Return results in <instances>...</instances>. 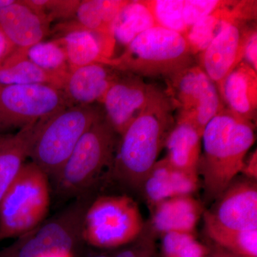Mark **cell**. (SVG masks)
<instances>
[{
    "mask_svg": "<svg viewBox=\"0 0 257 257\" xmlns=\"http://www.w3.org/2000/svg\"><path fill=\"white\" fill-rule=\"evenodd\" d=\"M43 257H73L69 256V255H65V254H51L48 255V256H45Z\"/></svg>",
    "mask_w": 257,
    "mask_h": 257,
    "instance_id": "cell-38",
    "label": "cell"
},
{
    "mask_svg": "<svg viewBox=\"0 0 257 257\" xmlns=\"http://www.w3.org/2000/svg\"><path fill=\"white\" fill-rule=\"evenodd\" d=\"M109 257H157L156 245L152 234L141 235L133 242L111 250Z\"/></svg>",
    "mask_w": 257,
    "mask_h": 257,
    "instance_id": "cell-30",
    "label": "cell"
},
{
    "mask_svg": "<svg viewBox=\"0 0 257 257\" xmlns=\"http://www.w3.org/2000/svg\"><path fill=\"white\" fill-rule=\"evenodd\" d=\"M50 22L24 1L0 10V30L15 49L26 50L42 42L49 32Z\"/></svg>",
    "mask_w": 257,
    "mask_h": 257,
    "instance_id": "cell-16",
    "label": "cell"
},
{
    "mask_svg": "<svg viewBox=\"0 0 257 257\" xmlns=\"http://www.w3.org/2000/svg\"><path fill=\"white\" fill-rule=\"evenodd\" d=\"M117 135L105 117L92 125L54 178L57 197L75 199L93 190L101 172L111 168Z\"/></svg>",
    "mask_w": 257,
    "mask_h": 257,
    "instance_id": "cell-5",
    "label": "cell"
},
{
    "mask_svg": "<svg viewBox=\"0 0 257 257\" xmlns=\"http://www.w3.org/2000/svg\"><path fill=\"white\" fill-rule=\"evenodd\" d=\"M145 230L138 203L126 195L93 199L84 216L83 239L92 248L115 249L138 239Z\"/></svg>",
    "mask_w": 257,
    "mask_h": 257,
    "instance_id": "cell-8",
    "label": "cell"
},
{
    "mask_svg": "<svg viewBox=\"0 0 257 257\" xmlns=\"http://www.w3.org/2000/svg\"><path fill=\"white\" fill-rule=\"evenodd\" d=\"M104 117L96 106H68L42 120L29 157L49 177L55 178L86 132Z\"/></svg>",
    "mask_w": 257,
    "mask_h": 257,
    "instance_id": "cell-6",
    "label": "cell"
},
{
    "mask_svg": "<svg viewBox=\"0 0 257 257\" xmlns=\"http://www.w3.org/2000/svg\"><path fill=\"white\" fill-rule=\"evenodd\" d=\"M242 61L257 72V31L256 25L250 28L243 49Z\"/></svg>",
    "mask_w": 257,
    "mask_h": 257,
    "instance_id": "cell-32",
    "label": "cell"
},
{
    "mask_svg": "<svg viewBox=\"0 0 257 257\" xmlns=\"http://www.w3.org/2000/svg\"><path fill=\"white\" fill-rule=\"evenodd\" d=\"M204 231L211 243L230 252L257 257V229L237 230L221 226L209 211H204Z\"/></svg>",
    "mask_w": 257,
    "mask_h": 257,
    "instance_id": "cell-24",
    "label": "cell"
},
{
    "mask_svg": "<svg viewBox=\"0 0 257 257\" xmlns=\"http://www.w3.org/2000/svg\"><path fill=\"white\" fill-rule=\"evenodd\" d=\"M208 257H209V256H208Z\"/></svg>",
    "mask_w": 257,
    "mask_h": 257,
    "instance_id": "cell-40",
    "label": "cell"
},
{
    "mask_svg": "<svg viewBox=\"0 0 257 257\" xmlns=\"http://www.w3.org/2000/svg\"><path fill=\"white\" fill-rule=\"evenodd\" d=\"M23 50L28 60L46 72L64 79L70 72L65 51L57 40L40 42Z\"/></svg>",
    "mask_w": 257,
    "mask_h": 257,
    "instance_id": "cell-27",
    "label": "cell"
},
{
    "mask_svg": "<svg viewBox=\"0 0 257 257\" xmlns=\"http://www.w3.org/2000/svg\"><path fill=\"white\" fill-rule=\"evenodd\" d=\"M127 1L123 0H84L79 1L74 16L77 26L95 33L111 35L115 19Z\"/></svg>",
    "mask_w": 257,
    "mask_h": 257,
    "instance_id": "cell-25",
    "label": "cell"
},
{
    "mask_svg": "<svg viewBox=\"0 0 257 257\" xmlns=\"http://www.w3.org/2000/svg\"><path fill=\"white\" fill-rule=\"evenodd\" d=\"M221 226L237 230L257 229L256 181L244 178L233 181L209 211Z\"/></svg>",
    "mask_w": 257,
    "mask_h": 257,
    "instance_id": "cell-13",
    "label": "cell"
},
{
    "mask_svg": "<svg viewBox=\"0 0 257 257\" xmlns=\"http://www.w3.org/2000/svg\"><path fill=\"white\" fill-rule=\"evenodd\" d=\"M165 157L171 165L179 170L198 174L202 149V136L187 121L176 120L175 126L166 140Z\"/></svg>",
    "mask_w": 257,
    "mask_h": 257,
    "instance_id": "cell-21",
    "label": "cell"
},
{
    "mask_svg": "<svg viewBox=\"0 0 257 257\" xmlns=\"http://www.w3.org/2000/svg\"><path fill=\"white\" fill-rule=\"evenodd\" d=\"M14 50L15 47L0 30V62L4 60Z\"/></svg>",
    "mask_w": 257,
    "mask_h": 257,
    "instance_id": "cell-34",
    "label": "cell"
},
{
    "mask_svg": "<svg viewBox=\"0 0 257 257\" xmlns=\"http://www.w3.org/2000/svg\"><path fill=\"white\" fill-rule=\"evenodd\" d=\"M40 123L29 124L16 135L7 137L0 147V202L29 157Z\"/></svg>",
    "mask_w": 257,
    "mask_h": 257,
    "instance_id": "cell-22",
    "label": "cell"
},
{
    "mask_svg": "<svg viewBox=\"0 0 257 257\" xmlns=\"http://www.w3.org/2000/svg\"><path fill=\"white\" fill-rule=\"evenodd\" d=\"M93 191L74 199L64 209L19 236L0 250V257H43L51 254L74 256L82 253L84 244L83 224Z\"/></svg>",
    "mask_w": 257,
    "mask_h": 257,
    "instance_id": "cell-4",
    "label": "cell"
},
{
    "mask_svg": "<svg viewBox=\"0 0 257 257\" xmlns=\"http://www.w3.org/2000/svg\"><path fill=\"white\" fill-rule=\"evenodd\" d=\"M157 26L185 36L188 28L184 23V0H147Z\"/></svg>",
    "mask_w": 257,
    "mask_h": 257,
    "instance_id": "cell-28",
    "label": "cell"
},
{
    "mask_svg": "<svg viewBox=\"0 0 257 257\" xmlns=\"http://www.w3.org/2000/svg\"><path fill=\"white\" fill-rule=\"evenodd\" d=\"M250 23L228 24L199 55L198 65L217 86L242 61L243 49Z\"/></svg>",
    "mask_w": 257,
    "mask_h": 257,
    "instance_id": "cell-12",
    "label": "cell"
},
{
    "mask_svg": "<svg viewBox=\"0 0 257 257\" xmlns=\"http://www.w3.org/2000/svg\"><path fill=\"white\" fill-rule=\"evenodd\" d=\"M165 81V92L177 111L176 120L190 123L202 136L208 123L224 108L215 83L196 64Z\"/></svg>",
    "mask_w": 257,
    "mask_h": 257,
    "instance_id": "cell-9",
    "label": "cell"
},
{
    "mask_svg": "<svg viewBox=\"0 0 257 257\" xmlns=\"http://www.w3.org/2000/svg\"><path fill=\"white\" fill-rule=\"evenodd\" d=\"M199 187V175L175 168L165 158L157 161L144 181L142 188L152 206L178 196L192 195Z\"/></svg>",
    "mask_w": 257,
    "mask_h": 257,
    "instance_id": "cell-19",
    "label": "cell"
},
{
    "mask_svg": "<svg viewBox=\"0 0 257 257\" xmlns=\"http://www.w3.org/2000/svg\"><path fill=\"white\" fill-rule=\"evenodd\" d=\"M208 247L209 249V257H246L230 252V251H226L224 248L216 246L214 243L211 244L210 246H208Z\"/></svg>",
    "mask_w": 257,
    "mask_h": 257,
    "instance_id": "cell-35",
    "label": "cell"
},
{
    "mask_svg": "<svg viewBox=\"0 0 257 257\" xmlns=\"http://www.w3.org/2000/svg\"><path fill=\"white\" fill-rule=\"evenodd\" d=\"M245 178L256 181L257 179V153L256 150L245 159L242 170L241 172Z\"/></svg>",
    "mask_w": 257,
    "mask_h": 257,
    "instance_id": "cell-33",
    "label": "cell"
},
{
    "mask_svg": "<svg viewBox=\"0 0 257 257\" xmlns=\"http://www.w3.org/2000/svg\"><path fill=\"white\" fill-rule=\"evenodd\" d=\"M257 2L253 0L223 1L215 11L194 24L185 38L193 55H199L228 24L235 21L251 23L256 19Z\"/></svg>",
    "mask_w": 257,
    "mask_h": 257,
    "instance_id": "cell-15",
    "label": "cell"
},
{
    "mask_svg": "<svg viewBox=\"0 0 257 257\" xmlns=\"http://www.w3.org/2000/svg\"><path fill=\"white\" fill-rule=\"evenodd\" d=\"M64 78L46 72L27 58L23 50L15 49L0 62V84H47L62 89Z\"/></svg>",
    "mask_w": 257,
    "mask_h": 257,
    "instance_id": "cell-23",
    "label": "cell"
},
{
    "mask_svg": "<svg viewBox=\"0 0 257 257\" xmlns=\"http://www.w3.org/2000/svg\"><path fill=\"white\" fill-rule=\"evenodd\" d=\"M121 73L109 64L93 63L70 71L62 87L69 106L92 105L103 98Z\"/></svg>",
    "mask_w": 257,
    "mask_h": 257,
    "instance_id": "cell-14",
    "label": "cell"
},
{
    "mask_svg": "<svg viewBox=\"0 0 257 257\" xmlns=\"http://www.w3.org/2000/svg\"><path fill=\"white\" fill-rule=\"evenodd\" d=\"M49 178L33 162L25 163L0 202V241L17 239L46 219Z\"/></svg>",
    "mask_w": 257,
    "mask_h": 257,
    "instance_id": "cell-7",
    "label": "cell"
},
{
    "mask_svg": "<svg viewBox=\"0 0 257 257\" xmlns=\"http://www.w3.org/2000/svg\"><path fill=\"white\" fill-rule=\"evenodd\" d=\"M254 124L224 108L208 123L202 136L198 173L209 199L220 197L241 173L255 141Z\"/></svg>",
    "mask_w": 257,
    "mask_h": 257,
    "instance_id": "cell-2",
    "label": "cell"
},
{
    "mask_svg": "<svg viewBox=\"0 0 257 257\" xmlns=\"http://www.w3.org/2000/svg\"><path fill=\"white\" fill-rule=\"evenodd\" d=\"M216 87L226 109L254 124L257 109V72L241 61Z\"/></svg>",
    "mask_w": 257,
    "mask_h": 257,
    "instance_id": "cell-17",
    "label": "cell"
},
{
    "mask_svg": "<svg viewBox=\"0 0 257 257\" xmlns=\"http://www.w3.org/2000/svg\"><path fill=\"white\" fill-rule=\"evenodd\" d=\"M221 0H184V20L188 30L222 5Z\"/></svg>",
    "mask_w": 257,
    "mask_h": 257,
    "instance_id": "cell-31",
    "label": "cell"
},
{
    "mask_svg": "<svg viewBox=\"0 0 257 257\" xmlns=\"http://www.w3.org/2000/svg\"><path fill=\"white\" fill-rule=\"evenodd\" d=\"M62 89L47 84H0V131L22 128L68 107Z\"/></svg>",
    "mask_w": 257,
    "mask_h": 257,
    "instance_id": "cell-10",
    "label": "cell"
},
{
    "mask_svg": "<svg viewBox=\"0 0 257 257\" xmlns=\"http://www.w3.org/2000/svg\"><path fill=\"white\" fill-rule=\"evenodd\" d=\"M15 0H0V10L7 8L15 3Z\"/></svg>",
    "mask_w": 257,
    "mask_h": 257,
    "instance_id": "cell-37",
    "label": "cell"
},
{
    "mask_svg": "<svg viewBox=\"0 0 257 257\" xmlns=\"http://www.w3.org/2000/svg\"><path fill=\"white\" fill-rule=\"evenodd\" d=\"M157 26L145 1H127L111 27L115 44L126 47L140 34Z\"/></svg>",
    "mask_w": 257,
    "mask_h": 257,
    "instance_id": "cell-26",
    "label": "cell"
},
{
    "mask_svg": "<svg viewBox=\"0 0 257 257\" xmlns=\"http://www.w3.org/2000/svg\"><path fill=\"white\" fill-rule=\"evenodd\" d=\"M82 257H109V253L104 252V251L89 248L87 250H83Z\"/></svg>",
    "mask_w": 257,
    "mask_h": 257,
    "instance_id": "cell-36",
    "label": "cell"
},
{
    "mask_svg": "<svg viewBox=\"0 0 257 257\" xmlns=\"http://www.w3.org/2000/svg\"><path fill=\"white\" fill-rule=\"evenodd\" d=\"M159 88L147 84L143 77L121 72L109 88L101 103L104 117L121 136L148 105Z\"/></svg>",
    "mask_w": 257,
    "mask_h": 257,
    "instance_id": "cell-11",
    "label": "cell"
},
{
    "mask_svg": "<svg viewBox=\"0 0 257 257\" xmlns=\"http://www.w3.org/2000/svg\"><path fill=\"white\" fill-rule=\"evenodd\" d=\"M163 257H208V246L199 242L192 233L169 232L162 235Z\"/></svg>",
    "mask_w": 257,
    "mask_h": 257,
    "instance_id": "cell-29",
    "label": "cell"
},
{
    "mask_svg": "<svg viewBox=\"0 0 257 257\" xmlns=\"http://www.w3.org/2000/svg\"><path fill=\"white\" fill-rule=\"evenodd\" d=\"M7 137L2 136V135H0V147H1V145H3V143H4L5 139Z\"/></svg>",
    "mask_w": 257,
    "mask_h": 257,
    "instance_id": "cell-39",
    "label": "cell"
},
{
    "mask_svg": "<svg viewBox=\"0 0 257 257\" xmlns=\"http://www.w3.org/2000/svg\"><path fill=\"white\" fill-rule=\"evenodd\" d=\"M57 40L65 51L70 71L96 62L109 64L116 46L110 35L77 28L68 29Z\"/></svg>",
    "mask_w": 257,
    "mask_h": 257,
    "instance_id": "cell-18",
    "label": "cell"
},
{
    "mask_svg": "<svg viewBox=\"0 0 257 257\" xmlns=\"http://www.w3.org/2000/svg\"><path fill=\"white\" fill-rule=\"evenodd\" d=\"M152 208V227L161 235L169 232L194 234L204 213L201 203L192 195L170 198Z\"/></svg>",
    "mask_w": 257,
    "mask_h": 257,
    "instance_id": "cell-20",
    "label": "cell"
},
{
    "mask_svg": "<svg viewBox=\"0 0 257 257\" xmlns=\"http://www.w3.org/2000/svg\"><path fill=\"white\" fill-rule=\"evenodd\" d=\"M175 108L159 88L145 110L120 136L111 165L114 178L133 189L142 186L175 124Z\"/></svg>",
    "mask_w": 257,
    "mask_h": 257,
    "instance_id": "cell-1",
    "label": "cell"
},
{
    "mask_svg": "<svg viewBox=\"0 0 257 257\" xmlns=\"http://www.w3.org/2000/svg\"><path fill=\"white\" fill-rule=\"evenodd\" d=\"M194 56L185 37L155 26L139 35L109 65L140 77L171 78L194 65Z\"/></svg>",
    "mask_w": 257,
    "mask_h": 257,
    "instance_id": "cell-3",
    "label": "cell"
}]
</instances>
